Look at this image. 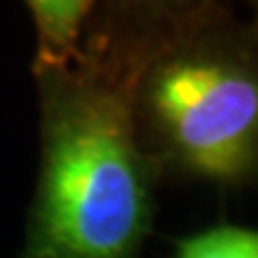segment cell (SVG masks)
Listing matches in <instances>:
<instances>
[{"label": "cell", "mask_w": 258, "mask_h": 258, "mask_svg": "<svg viewBox=\"0 0 258 258\" xmlns=\"http://www.w3.org/2000/svg\"><path fill=\"white\" fill-rule=\"evenodd\" d=\"M96 5L93 0H29L27 12L34 24L31 74L67 70L79 60Z\"/></svg>", "instance_id": "3957f363"}, {"label": "cell", "mask_w": 258, "mask_h": 258, "mask_svg": "<svg viewBox=\"0 0 258 258\" xmlns=\"http://www.w3.org/2000/svg\"><path fill=\"white\" fill-rule=\"evenodd\" d=\"M179 0L175 24L141 74L137 129L158 179L222 189L258 184V3Z\"/></svg>", "instance_id": "7a4b0ae2"}, {"label": "cell", "mask_w": 258, "mask_h": 258, "mask_svg": "<svg viewBox=\"0 0 258 258\" xmlns=\"http://www.w3.org/2000/svg\"><path fill=\"white\" fill-rule=\"evenodd\" d=\"M177 258H258V227L218 225L179 241Z\"/></svg>", "instance_id": "277c9868"}, {"label": "cell", "mask_w": 258, "mask_h": 258, "mask_svg": "<svg viewBox=\"0 0 258 258\" xmlns=\"http://www.w3.org/2000/svg\"><path fill=\"white\" fill-rule=\"evenodd\" d=\"M179 0L98 3L82 55L31 74L38 175L17 258H144L156 170L141 148V74L175 24Z\"/></svg>", "instance_id": "6da1fadb"}]
</instances>
